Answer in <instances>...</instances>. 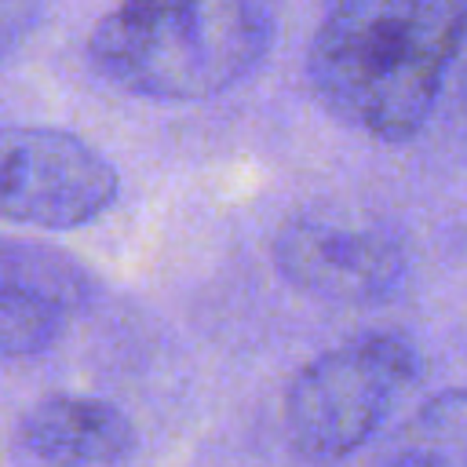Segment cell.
Returning a JSON list of instances; mask_svg holds the SVG:
<instances>
[{
    "label": "cell",
    "mask_w": 467,
    "mask_h": 467,
    "mask_svg": "<svg viewBox=\"0 0 467 467\" xmlns=\"http://www.w3.org/2000/svg\"><path fill=\"white\" fill-rule=\"evenodd\" d=\"M376 467H467V390L423 405V412L383 449Z\"/></svg>",
    "instance_id": "ba28073f"
},
{
    "label": "cell",
    "mask_w": 467,
    "mask_h": 467,
    "mask_svg": "<svg viewBox=\"0 0 467 467\" xmlns=\"http://www.w3.org/2000/svg\"><path fill=\"white\" fill-rule=\"evenodd\" d=\"M29 0H0V40H7L29 15Z\"/></svg>",
    "instance_id": "9c48e42d"
},
{
    "label": "cell",
    "mask_w": 467,
    "mask_h": 467,
    "mask_svg": "<svg viewBox=\"0 0 467 467\" xmlns=\"http://www.w3.org/2000/svg\"><path fill=\"white\" fill-rule=\"evenodd\" d=\"M22 445L55 467H113L135 449V427L113 401L51 394L22 416Z\"/></svg>",
    "instance_id": "8992f818"
},
{
    "label": "cell",
    "mask_w": 467,
    "mask_h": 467,
    "mask_svg": "<svg viewBox=\"0 0 467 467\" xmlns=\"http://www.w3.org/2000/svg\"><path fill=\"white\" fill-rule=\"evenodd\" d=\"M66 328V292L44 277L0 274V354L26 358L47 350Z\"/></svg>",
    "instance_id": "52a82bcc"
},
{
    "label": "cell",
    "mask_w": 467,
    "mask_h": 467,
    "mask_svg": "<svg viewBox=\"0 0 467 467\" xmlns=\"http://www.w3.org/2000/svg\"><path fill=\"white\" fill-rule=\"evenodd\" d=\"M467 44V0H328L306 55L317 102L347 128L412 139Z\"/></svg>",
    "instance_id": "6da1fadb"
},
{
    "label": "cell",
    "mask_w": 467,
    "mask_h": 467,
    "mask_svg": "<svg viewBox=\"0 0 467 467\" xmlns=\"http://www.w3.org/2000/svg\"><path fill=\"white\" fill-rule=\"evenodd\" d=\"M274 36V0H117L95 22L88 58L128 95L197 102L252 77Z\"/></svg>",
    "instance_id": "7a4b0ae2"
},
{
    "label": "cell",
    "mask_w": 467,
    "mask_h": 467,
    "mask_svg": "<svg viewBox=\"0 0 467 467\" xmlns=\"http://www.w3.org/2000/svg\"><path fill=\"white\" fill-rule=\"evenodd\" d=\"M274 263L306 296L347 306L387 303L409 281V252L390 230L332 215L288 219L274 237Z\"/></svg>",
    "instance_id": "5b68a950"
},
{
    "label": "cell",
    "mask_w": 467,
    "mask_h": 467,
    "mask_svg": "<svg viewBox=\"0 0 467 467\" xmlns=\"http://www.w3.org/2000/svg\"><path fill=\"white\" fill-rule=\"evenodd\" d=\"M420 354L398 332H365L317 354L288 387L285 423L310 463L358 452L416 383Z\"/></svg>",
    "instance_id": "3957f363"
},
{
    "label": "cell",
    "mask_w": 467,
    "mask_h": 467,
    "mask_svg": "<svg viewBox=\"0 0 467 467\" xmlns=\"http://www.w3.org/2000/svg\"><path fill=\"white\" fill-rule=\"evenodd\" d=\"M117 190V168L80 135L40 124H0V219L69 230L99 219Z\"/></svg>",
    "instance_id": "277c9868"
}]
</instances>
